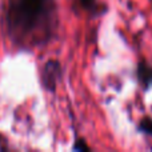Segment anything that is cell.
Masks as SVG:
<instances>
[{"label": "cell", "instance_id": "1", "mask_svg": "<svg viewBox=\"0 0 152 152\" xmlns=\"http://www.w3.org/2000/svg\"><path fill=\"white\" fill-rule=\"evenodd\" d=\"M4 24L18 47L29 50L48 44L58 28L56 0H8Z\"/></svg>", "mask_w": 152, "mask_h": 152}, {"label": "cell", "instance_id": "5", "mask_svg": "<svg viewBox=\"0 0 152 152\" xmlns=\"http://www.w3.org/2000/svg\"><path fill=\"white\" fill-rule=\"evenodd\" d=\"M139 131L152 137V118H143L139 123Z\"/></svg>", "mask_w": 152, "mask_h": 152}, {"label": "cell", "instance_id": "2", "mask_svg": "<svg viewBox=\"0 0 152 152\" xmlns=\"http://www.w3.org/2000/svg\"><path fill=\"white\" fill-rule=\"evenodd\" d=\"M63 68L59 60L51 59L43 66L42 69V84L48 92H55L58 83L61 80Z\"/></svg>", "mask_w": 152, "mask_h": 152}, {"label": "cell", "instance_id": "3", "mask_svg": "<svg viewBox=\"0 0 152 152\" xmlns=\"http://www.w3.org/2000/svg\"><path fill=\"white\" fill-rule=\"evenodd\" d=\"M136 76L139 83L144 89H148L152 86V66L147 60L142 59L137 63V69H136Z\"/></svg>", "mask_w": 152, "mask_h": 152}, {"label": "cell", "instance_id": "6", "mask_svg": "<svg viewBox=\"0 0 152 152\" xmlns=\"http://www.w3.org/2000/svg\"><path fill=\"white\" fill-rule=\"evenodd\" d=\"M72 148H74V151H89L91 150L89 145L87 144L81 137H77V139H76V142H75V144H74V147Z\"/></svg>", "mask_w": 152, "mask_h": 152}, {"label": "cell", "instance_id": "4", "mask_svg": "<svg viewBox=\"0 0 152 152\" xmlns=\"http://www.w3.org/2000/svg\"><path fill=\"white\" fill-rule=\"evenodd\" d=\"M77 4L80 5L81 10H84L86 12L88 13H96V15H99V13H103L102 8H100V4L97 0H77Z\"/></svg>", "mask_w": 152, "mask_h": 152}]
</instances>
